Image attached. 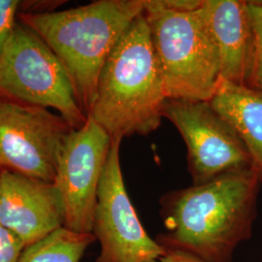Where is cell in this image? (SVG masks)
I'll return each instance as SVG.
<instances>
[{
	"label": "cell",
	"mask_w": 262,
	"mask_h": 262,
	"mask_svg": "<svg viewBox=\"0 0 262 262\" xmlns=\"http://www.w3.org/2000/svg\"><path fill=\"white\" fill-rule=\"evenodd\" d=\"M252 23V54L246 86L262 92V1H249Z\"/></svg>",
	"instance_id": "cell-14"
},
{
	"label": "cell",
	"mask_w": 262,
	"mask_h": 262,
	"mask_svg": "<svg viewBox=\"0 0 262 262\" xmlns=\"http://www.w3.org/2000/svg\"><path fill=\"white\" fill-rule=\"evenodd\" d=\"M0 225L26 247L64 226L60 194L54 183L0 170Z\"/></svg>",
	"instance_id": "cell-10"
},
{
	"label": "cell",
	"mask_w": 262,
	"mask_h": 262,
	"mask_svg": "<svg viewBox=\"0 0 262 262\" xmlns=\"http://www.w3.org/2000/svg\"><path fill=\"white\" fill-rule=\"evenodd\" d=\"M202 10L217 48L221 78L246 86L253 42L249 1L203 0Z\"/></svg>",
	"instance_id": "cell-11"
},
{
	"label": "cell",
	"mask_w": 262,
	"mask_h": 262,
	"mask_svg": "<svg viewBox=\"0 0 262 262\" xmlns=\"http://www.w3.org/2000/svg\"><path fill=\"white\" fill-rule=\"evenodd\" d=\"M0 170H1V168H0Z\"/></svg>",
	"instance_id": "cell-19"
},
{
	"label": "cell",
	"mask_w": 262,
	"mask_h": 262,
	"mask_svg": "<svg viewBox=\"0 0 262 262\" xmlns=\"http://www.w3.org/2000/svg\"><path fill=\"white\" fill-rule=\"evenodd\" d=\"M261 185L251 167L169 191L159 200L165 231L156 241L202 262H233L236 248L253 234Z\"/></svg>",
	"instance_id": "cell-1"
},
{
	"label": "cell",
	"mask_w": 262,
	"mask_h": 262,
	"mask_svg": "<svg viewBox=\"0 0 262 262\" xmlns=\"http://www.w3.org/2000/svg\"><path fill=\"white\" fill-rule=\"evenodd\" d=\"M159 262H202L195 256L182 253V252H174V251H165V254L161 256Z\"/></svg>",
	"instance_id": "cell-17"
},
{
	"label": "cell",
	"mask_w": 262,
	"mask_h": 262,
	"mask_svg": "<svg viewBox=\"0 0 262 262\" xmlns=\"http://www.w3.org/2000/svg\"><path fill=\"white\" fill-rule=\"evenodd\" d=\"M145 262H159V260H149V261H145Z\"/></svg>",
	"instance_id": "cell-18"
},
{
	"label": "cell",
	"mask_w": 262,
	"mask_h": 262,
	"mask_svg": "<svg viewBox=\"0 0 262 262\" xmlns=\"http://www.w3.org/2000/svg\"><path fill=\"white\" fill-rule=\"evenodd\" d=\"M202 3L197 9L181 10L165 0H145L144 14L167 98L210 101L220 83V56Z\"/></svg>",
	"instance_id": "cell-4"
},
{
	"label": "cell",
	"mask_w": 262,
	"mask_h": 262,
	"mask_svg": "<svg viewBox=\"0 0 262 262\" xmlns=\"http://www.w3.org/2000/svg\"><path fill=\"white\" fill-rule=\"evenodd\" d=\"M95 240L93 233L74 232L63 226L26 247L19 262H80Z\"/></svg>",
	"instance_id": "cell-13"
},
{
	"label": "cell",
	"mask_w": 262,
	"mask_h": 262,
	"mask_svg": "<svg viewBox=\"0 0 262 262\" xmlns=\"http://www.w3.org/2000/svg\"><path fill=\"white\" fill-rule=\"evenodd\" d=\"M121 143L113 140L98 187L93 234L100 253L95 262L159 260L165 250L146 232L131 203L122 177Z\"/></svg>",
	"instance_id": "cell-8"
},
{
	"label": "cell",
	"mask_w": 262,
	"mask_h": 262,
	"mask_svg": "<svg viewBox=\"0 0 262 262\" xmlns=\"http://www.w3.org/2000/svg\"><path fill=\"white\" fill-rule=\"evenodd\" d=\"M25 248L18 235L0 225V262H19Z\"/></svg>",
	"instance_id": "cell-16"
},
{
	"label": "cell",
	"mask_w": 262,
	"mask_h": 262,
	"mask_svg": "<svg viewBox=\"0 0 262 262\" xmlns=\"http://www.w3.org/2000/svg\"><path fill=\"white\" fill-rule=\"evenodd\" d=\"M19 1L0 0V58L18 20Z\"/></svg>",
	"instance_id": "cell-15"
},
{
	"label": "cell",
	"mask_w": 262,
	"mask_h": 262,
	"mask_svg": "<svg viewBox=\"0 0 262 262\" xmlns=\"http://www.w3.org/2000/svg\"><path fill=\"white\" fill-rule=\"evenodd\" d=\"M0 94L57 113L74 129L88 120L60 60L19 20L0 58Z\"/></svg>",
	"instance_id": "cell-5"
},
{
	"label": "cell",
	"mask_w": 262,
	"mask_h": 262,
	"mask_svg": "<svg viewBox=\"0 0 262 262\" xmlns=\"http://www.w3.org/2000/svg\"><path fill=\"white\" fill-rule=\"evenodd\" d=\"M166 100L143 11L107 59L89 116L112 140L147 136L160 126Z\"/></svg>",
	"instance_id": "cell-3"
},
{
	"label": "cell",
	"mask_w": 262,
	"mask_h": 262,
	"mask_svg": "<svg viewBox=\"0 0 262 262\" xmlns=\"http://www.w3.org/2000/svg\"><path fill=\"white\" fill-rule=\"evenodd\" d=\"M145 0H97L72 9L18 13V20L44 40L66 68L76 99L89 116L104 66Z\"/></svg>",
	"instance_id": "cell-2"
},
{
	"label": "cell",
	"mask_w": 262,
	"mask_h": 262,
	"mask_svg": "<svg viewBox=\"0 0 262 262\" xmlns=\"http://www.w3.org/2000/svg\"><path fill=\"white\" fill-rule=\"evenodd\" d=\"M163 118L174 124L185 141L193 186L254 167L243 142L209 101L167 98Z\"/></svg>",
	"instance_id": "cell-7"
},
{
	"label": "cell",
	"mask_w": 262,
	"mask_h": 262,
	"mask_svg": "<svg viewBox=\"0 0 262 262\" xmlns=\"http://www.w3.org/2000/svg\"><path fill=\"white\" fill-rule=\"evenodd\" d=\"M112 143L110 135L90 116L84 126L66 138L54 184L61 197L67 229L93 233L98 187Z\"/></svg>",
	"instance_id": "cell-9"
},
{
	"label": "cell",
	"mask_w": 262,
	"mask_h": 262,
	"mask_svg": "<svg viewBox=\"0 0 262 262\" xmlns=\"http://www.w3.org/2000/svg\"><path fill=\"white\" fill-rule=\"evenodd\" d=\"M72 130L57 113L0 94V168L54 183Z\"/></svg>",
	"instance_id": "cell-6"
},
{
	"label": "cell",
	"mask_w": 262,
	"mask_h": 262,
	"mask_svg": "<svg viewBox=\"0 0 262 262\" xmlns=\"http://www.w3.org/2000/svg\"><path fill=\"white\" fill-rule=\"evenodd\" d=\"M209 102L243 142L262 177V92L221 78Z\"/></svg>",
	"instance_id": "cell-12"
}]
</instances>
